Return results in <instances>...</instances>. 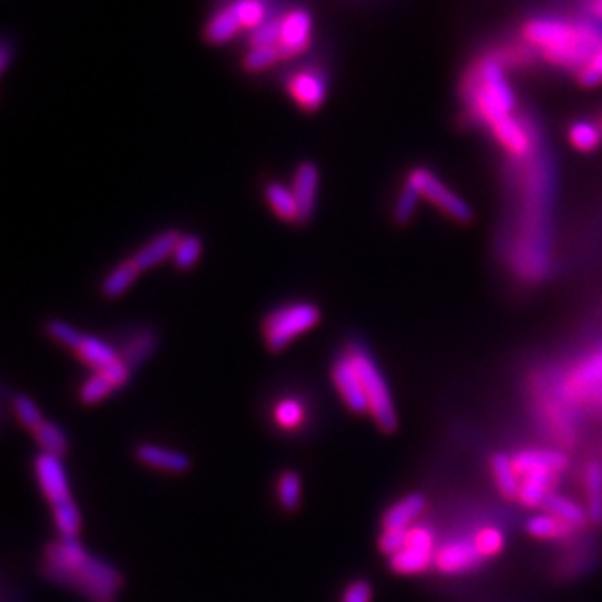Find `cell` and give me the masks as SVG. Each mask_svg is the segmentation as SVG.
Returning <instances> with one entry per match:
<instances>
[{
  "instance_id": "obj_1",
  "label": "cell",
  "mask_w": 602,
  "mask_h": 602,
  "mask_svg": "<svg viewBox=\"0 0 602 602\" xmlns=\"http://www.w3.org/2000/svg\"><path fill=\"white\" fill-rule=\"evenodd\" d=\"M517 38L548 67L575 73L601 47L602 26L585 18L538 14L521 22Z\"/></svg>"
},
{
  "instance_id": "obj_2",
  "label": "cell",
  "mask_w": 602,
  "mask_h": 602,
  "mask_svg": "<svg viewBox=\"0 0 602 602\" xmlns=\"http://www.w3.org/2000/svg\"><path fill=\"white\" fill-rule=\"evenodd\" d=\"M43 573L90 602H115L123 589L121 573L90 556L76 538H61L45 548Z\"/></svg>"
},
{
  "instance_id": "obj_3",
  "label": "cell",
  "mask_w": 602,
  "mask_h": 602,
  "mask_svg": "<svg viewBox=\"0 0 602 602\" xmlns=\"http://www.w3.org/2000/svg\"><path fill=\"white\" fill-rule=\"evenodd\" d=\"M462 98L470 117L486 129L519 110V96L509 71L491 51L468 67L462 78Z\"/></svg>"
},
{
  "instance_id": "obj_4",
  "label": "cell",
  "mask_w": 602,
  "mask_h": 602,
  "mask_svg": "<svg viewBox=\"0 0 602 602\" xmlns=\"http://www.w3.org/2000/svg\"><path fill=\"white\" fill-rule=\"evenodd\" d=\"M513 466L519 476L517 503L528 511H540L544 501L556 493L562 474L569 466L564 452L556 449H521L513 452Z\"/></svg>"
},
{
  "instance_id": "obj_5",
  "label": "cell",
  "mask_w": 602,
  "mask_h": 602,
  "mask_svg": "<svg viewBox=\"0 0 602 602\" xmlns=\"http://www.w3.org/2000/svg\"><path fill=\"white\" fill-rule=\"evenodd\" d=\"M569 410L601 406L602 343L577 357L558 380L554 392Z\"/></svg>"
},
{
  "instance_id": "obj_6",
  "label": "cell",
  "mask_w": 602,
  "mask_h": 602,
  "mask_svg": "<svg viewBox=\"0 0 602 602\" xmlns=\"http://www.w3.org/2000/svg\"><path fill=\"white\" fill-rule=\"evenodd\" d=\"M347 357L355 365L359 378L363 382L367 400H369V414L375 417L378 427L384 433H394L398 429V414L392 400V392L388 388V382L382 375L377 361L369 353V349L363 343H349L345 349Z\"/></svg>"
},
{
  "instance_id": "obj_7",
  "label": "cell",
  "mask_w": 602,
  "mask_h": 602,
  "mask_svg": "<svg viewBox=\"0 0 602 602\" xmlns=\"http://www.w3.org/2000/svg\"><path fill=\"white\" fill-rule=\"evenodd\" d=\"M322 314L316 304L293 302L277 308L264 320L262 334L269 351L279 353L295 339L318 326Z\"/></svg>"
},
{
  "instance_id": "obj_8",
  "label": "cell",
  "mask_w": 602,
  "mask_h": 602,
  "mask_svg": "<svg viewBox=\"0 0 602 602\" xmlns=\"http://www.w3.org/2000/svg\"><path fill=\"white\" fill-rule=\"evenodd\" d=\"M406 184H410L419 193V197H425L433 207H437L454 223L470 225L474 221V209L470 207V203L464 197H460L454 189L449 188L429 168L415 166L414 170H410Z\"/></svg>"
},
{
  "instance_id": "obj_9",
  "label": "cell",
  "mask_w": 602,
  "mask_h": 602,
  "mask_svg": "<svg viewBox=\"0 0 602 602\" xmlns=\"http://www.w3.org/2000/svg\"><path fill=\"white\" fill-rule=\"evenodd\" d=\"M439 542L437 532L429 525H414L410 528L406 546L390 556V569L398 575H421L435 567V554Z\"/></svg>"
},
{
  "instance_id": "obj_10",
  "label": "cell",
  "mask_w": 602,
  "mask_h": 602,
  "mask_svg": "<svg viewBox=\"0 0 602 602\" xmlns=\"http://www.w3.org/2000/svg\"><path fill=\"white\" fill-rule=\"evenodd\" d=\"M76 357L88 365L94 373H104L112 378L117 388L125 386L131 377V367L121 359V353L113 349L110 343L94 336H82L73 349Z\"/></svg>"
},
{
  "instance_id": "obj_11",
  "label": "cell",
  "mask_w": 602,
  "mask_h": 602,
  "mask_svg": "<svg viewBox=\"0 0 602 602\" xmlns=\"http://www.w3.org/2000/svg\"><path fill=\"white\" fill-rule=\"evenodd\" d=\"M486 560L480 556L472 536L456 534L439 544L435 569L441 575H466L480 569Z\"/></svg>"
},
{
  "instance_id": "obj_12",
  "label": "cell",
  "mask_w": 602,
  "mask_h": 602,
  "mask_svg": "<svg viewBox=\"0 0 602 602\" xmlns=\"http://www.w3.org/2000/svg\"><path fill=\"white\" fill-rule=\"evenodd\" d=\"M491 141L511 160H527L536 151V135L532 125L517 113L488 129Z\"/></svg>"
},
{
  "instance_id": "obj_13",
  "label": "cell",
  "mask_w": 602,
  "mask_h": 602,
  "mask_svg": "<svg viewBox=\"0 0 602 602\" xmlns=\"http://www.w3.org/2000/svg\"><path fill=\"white\" fill-rule=\"evenodd\" d=\"M332 380L336 384L341 400L345 406L355 412V414H369V400L363 388V382L359 378V373L347 353L339 355L338 359L332 365Z\"/></svg>"
},
{
  "instance_id": "obj_14",
  "label": "cell",
  "mask_w": 602,
  "mask_h": 602,
  "mask_svg": "<svg viewBox=\"0 0 602 602\" xmlns=\"http://www.w3.org/2000/svg\"><path fill=\"white\" fill-rule=\"evenodd\" d=\"M36 476H38L39 488L51 505H59L63 501L73 499L69 490V478L65 472V466L61 462V456H53L47 452H41L36 456Z\"/></svg>"
},
{
  "instance_id": "obj_15",
  "label": "cell",
  "mask_w": 602,
  "mask_h": 602,
  "mask_svg": "<svg viewBox=\"0 0 602 602\" xmlns=\"http://www.w3.org/2000/svg\"><path fill=\"white\" fill-rule=\"evenodd\" d=\"M312 16L304 8H295L281 16V41L279 47L285 59L297 57L310 47Z\"/></svg>"
},
{
  "instance_id": "obj_16",
  "label": "cell",
  "mask_w": 602,
  "mask_h": 602,
  "mask_svg": "<svg viewBox=\"0 0 602 602\" xmlns=\"http://www.w3.org/2000/svg\"><path fill=\"white\" fill-rule=\"evenodd\" d=\"M289 92L293 100L306 112H316L322 108L328 96V80L316 69H304L289 80Z\"/></svg>"
},
{
  "instance_id": "obj_17",
  "label": "cell",
  "mask_w": 602,
  "mask_h": 602,
  "mask_svg": "<svg viewBox=\"0 0 602 602\" xmlns=\"http://www.w3.org/2000/svg\"><path fill=\"white\" fill-rule=\"evenodd\" d=\"M180 240H182L180 230H176V228L164 230V232H160L158 236H154L152 240H149L139 252H135L131 256V260L137 264L141 271H147L154 265L166 262L168 258H174V252H176Z\"/></svg>"
},
{
  "instance_id": "obj_18",
  "label": "cell",
  "mask_w": 602,
  "mask_h": 602,
  "mask_svg": "<svg viewBox=\"0 0 602 602\" xmlns=\"http://www.w3.org/2000/svg\"><path fill=\"white\" fill-rule=\"evenodd\" d=\"M318 184H320V174L318 166L314 162H302L295 172L293 180V193L299 203V213H301V223H308L314 215L316 209V197H318Z\"/></svg>"
},
{
  "instance_id": "obj_19",
  "label": "cell",
  "mask_w": 602,
  "mask_h": 602,
  "mask_svg": "<svg viewBox=\"0 0 602 602\" xmlns=\"http://www.w3.org/2000/svg\"><path fill=\"white\" fill-rule=\"evenodd\" d=\"M525 530L528 536L546 542H569L581 532L579 528L571 527L562 519L544 511H536L534 515H530L525 523Z\"/></svg>"
},
{
  "instance_id": "obj_20",
  "label": "cell",
  "mask_w": 602,
  "mask_h": 602,
  "mask_svg": "<svg viewBox=\"0 0 602 602\" xmlns=\"http://www.w3.org/2000/svg\"><path fill=\"white\" fill-rule=\"evenodd\" d=\"M425 507H427V501H425V495H421V493H410V495L398 499L382 515V530L414 527L417 519L425 513Z\"/></svg>"
},
{
  "instance_id": "obj_21",
  "label": "cell",
  "mask_w": 602,
  "mask_h": 602,
  "mask_svg": "<svg viewBox=\"0 0 602 602\" xmlns=\"http://www.w3.org/2000/svg\"><path fill=\"white\" fill-rule=\"evenodd\" d=\"M490 476L495 490L507 501H517L519 476L513 466V458L507 452H493L490 458Z\"/></svg>"
},
{
  "instance_id": "obj_22",
  "label": "cell",
  "mask_w": 602,
  "mask_h": 602,
  "mask_svg": "<svg viewBox=\"0 0 602 602\" xmlns=\"http://www.w3.org/2000/svg\"><path fill=\"white\" fill-rule=\"evenodd\" d=\"M569 147L579 154H595L602 147V129L597 119H575L565 131Z\"/></svg>"
},
{
  "instance_id": "obj_23",
  "label": "cell",
  "mask_w": 602,
  "mask_h": 602,
  "mask_svg": "<svg viewBox=\"0 0 602 602\" xmlns=\"http://www.w3.org/2000/svg\"><path fill=\"white\" fill-rule=\"evenodd\" d=\"M583 493L591 527H602V464L599 460L587 462L583 470Z\"/></svg>"
},
{
  "instance_id": "obj_24",
  "label": "cell",
  "mask_w": 602,
  "mask_h": 602,
  "mask_svg": "<svg viewBox=\"0 0 602 602\" xmlns=\"http://www.w3.org/2000/svg\"><path fill=\"white\" fill-rule=\"evenodd\" d=\"M540 511L550 513V515H554V517H558V519L565 521L567 525L579 528V530L591 527L589 515H587V511H585V505H579L577 501H573V499H569V497H565V495H560L558 491L552 493V495L544 501V505H542Z\"/></svg>"
},
{
  "instance_id": "obj_25",
  "label": "cell",
  "mask_w": 602,
  "mask_h": 602,
  "mask_svg": "<svg viewBox=\"0 0 602 602\" xmlns=\"http://www.w3.org/2000/svg\"><path fill=\"white\" fill-rule=\"evenodd\" d=\"M137 456L147 466L156 468V470H164V472L182 474L189 468V458L186 454L170 451V449H164V447H156V445H141L137 449Z\"/></svg>"
},
{
  "instance_id": "obj_26",
  "label": "cell",
  "mask_w": 602,
  "mask_h": 602,
  "mask_svg": "<svg viewBox=\"0 0 602 602\" xmlns=\"http://www.w3.org/2000/svg\"><path fill=\"white\" fill-rule=\"evenodd\" d=\"M265 199L269 203V207L273 209V213L285 221V223H301V213H299V203L295 199L293 189L279 184V182H271L265 188Z\"/></svg>"
},
{
  "instance_id": "obj_27",
  "label": "cell",
  "mask_w": 602,
  "mask_h": 602,
  "mask_svg": "<svg viewBox=\"0 0 602 602\" xmlns=\"http://www.w3.org/2000/svg\"><path fill=\"white\" fill-rule=\"evenodd\" d=\"M242 24L238 22L236 14L230 6H225L221 12H217L205 26V41L211 45H223L226 41L238 36L242 32Z\"/></svg>"
},
{
  "instance_id": "obj_28",
  "label": "cell",
  "mask_w": 602,
  "mask_h": 602,
  "mask_svg": "<svg viewBox=\"0 0 602 602\" xmlns=\"http://www.w3.org/2000/svg\"><path fill=\"white\" fill-rule=\"evenodd\" d=\"M143 271L137 267V264L129 258L121 264L115 265L112 271L108 273V277L102 283V295L108 299H117L121 297L125 291L131 289V285L137 281V277Z\"/></svg>"
},
{
  "instance_id": "obj_29",
  "label": "cell",
  "mask_w": 602,
  "mask_h": 602,
  "mask_svg": "<svg viewBox=\"0 0 602 602\" xmlns=\"http://www.w3.org/2000/svg\"><path fill=\"white\" fill-rule=\"evenodd\" d=\"M472 540L480 552V556L488 562V560H495L503 554L505 546H507V534L503 527L499 525H493V523H486L482 527L476 528L472 534Z\"/></svg>"
},
{
  "instance_id": "obj_30",
  "label": "cell",
  "mask_w": 602,
  "mask_h": 602,
  "mask_svg": "<svg viewBox=\"0 0 602 602\" xmlns=\"http://www.w3.org/2000/svg\"><path fill=\"white\" fill-rule=\"evenodd\" d=\"M156 349V336L152 332H139L137 336L127 339L121 351V359L133 369L139 367L143 361H147Z\"/></svg>"
},
{
  "instance_id": "obj_31",
  "label": "cell",
  "mask_w": 602,
  "mask_h": 602,
  "mask_svg": "<svg viewBox=\"0 0 602 602\" xmlns=\"http://www.w3.org/2000/svg\"><path fill=\"white\" fill-rule=\"evenodd\" d=\"M236 14L244 30H256L267 22V6L264 0H234L228 4Z\"/></svg>"
},
{
  "instance_id": "obj_32",
  "label": "cell",
  "mask_w": 602,
  "mask_h": 602,
  "mask_svg": "<svg viewBox=\"0 0 602 602\" xmlns=\"http://www.w3.org/2000/svg\"><path fill=\"white\" fill-rule=\"evenodd\" d=\"M34 435H36V441H38L41 451L47 452V454L63 456L69 449V441H67L65 431L59 425L51 423V421H43L38 429L34 431Z\"/></svg>"
},
{
  "instance_id": "obj_33",
  "label": "cell",
  "mask_w": 602,
  "mask_h": 602,
  "mask_svg": "<svg viewBox=\"0 0 602 602\" xmlns=\"http://www.w3.org/2000/svg\"><path fill=\"white\" fill-rule=\"evenodd\" d=\"M279 61H285L281 47L279 45H264V47H252L244 55L242 65L248 73H262V71L273 67Z\"/></svg>"
},
{
  "instance_id": "obj_34",
  "label": "cell",
  "mask_w": 602,
  "mask_h": 602,
  "mask_svg": "<svg viewBox=\"0 0 602 602\" xmlns=\"http://www.w3.org/2000/svg\"><path fill=\"white\" fill-rule=\"evenodd\" d=\"M115 390H117V386L113 384L112 378L108 375L92 373L90 377L84 380V384L80 388V400L88 406H94V404L106 400Z\"/></svg>"
},
{
  "instance_id": "obj_35",
  "label": "cell",
  "mask_w": 602,
  "mask_h": 602,
  "mask_svg": "<svg viewBox=\"0 0 602 602\" xmlns=\"http://www.w3.org/2000/svg\"><path fill=\"white\" fill-rule=\"evenodd\" d=\"M53 519L61 532V538H76L80 530V513L73 499L53 505Z\"/></svg>"
},
{
  "instance_id": "obj_36",
  "label": "cell",
  "mask_w": 602,
  "mask_h": 602,
  "mask_svg": "<svg viewBox=\"0 0 602 602\" xmlns=\"http://www.w3.org/2000/svg\"><path fill=\"white\" fill-rule=\"evenodd\" d=\"M301 476L293 470H287L281 474L277 484V497L283 509L295 511L301 503Z\"/></svg>"
},
{
  "instance_id": "obj_37",
  "label": "cell",
  "mask_w": 602,
  "mask_h": 602,
  "mask_svg": "<svg viewBox=\"0 0 602 602\" xmlns=\"http://www.w3.org/2000/svg\"><path fill=\"white\" fill-rule=\"evenodd\" d=\"M575 82L583 90H595L602 86V45L573 73Z\"/></svg>"
},
{
  "instance_id": "obj_38",
  "label": "cell",
  "mask_w": 602,
  "mask_h": 602,
  "mask_svg": "<svg viewBox=\"0 0 602 602\" xmlns=\"http://www.w3.org/2000/svg\"><path fill=\"white\" fill-rule=\"evenodd\" d=\"M304 406L299 400L295 398H287V400H281L275 410H273V417H275V423L287 431H293L297 427H301L302 421H304Z\"/></svg>"
},
{
  "instance_id": "obj_39",
  "label": "cell",
  "mask_w": 602,
  "mask_h": 602,
  "mask_svg": "<svg viewBox=\"0 0 602 602\" xmlns=\"http://www.w3.org/2000/svg\"><path fill=\"white\" fill-rule=\"evenodd\" d=\"M201 252H203V242L195 236V234H188V236H182L176 252H174V265L178 269H184L188 271L193 265L199 262L201 258Z\"/></svg>"
},
{
  "instance_id": "obj_40",
  "label": "cell",
  "mask_w": 602,
  "mask_h": 602,
  "mask_svg": "<svg viewBox=\"0 0 602 602\" xmlns=\"http://www.w3.org/2000/svg\"><path fill=\"white\" fill-rule=\"evenodd\" d=\"M419 199H421L419 193L410 184H404V188L398 195V201L394 205V221L398 225H408L412 221Z\"/></svg>"
},
{
  "instance_id": "obj_41",
  "label": "cell",
  "mask_w": 602,
  "mask_h": 602,
  "mask_svg": "<svg viewBox=\"0 0 602 602\" xmlns=\"http://www.w3.org/2000/svg\"><path fill=\"white\" fill-rule=\"evenodd\" d=\"M14 412H16V417L20 419V423H22L24 427H28L30 431H36L39 425L45 421V419L41 417V412H39L36 402H34L32 398L24 396V394H18V396L14 398Z\"/></svg>"
},
{
  "instance_id": "obj_42",
  "label": "cell",
  "mask_w": 602,
  "mask_h": 602,
  "mask_svg": "<svg viewBox=\"0 0 602 602\" xmlns=\"http://www.w3.org/2000/svg\"><path fill=\"white\" fill-rule=\"evenodd\" d=\"M281 41V18H271L260 28H256L250 34V45L252 47H264V45H279Z\"/></svg>"
},
{
  "instance_id": "obj_43",
  "label": "cell",
  "mask_w": 602,
  "mask_h": 602,
  "mask_svg": "<svg viewBox=\"0 0 602 602\" xmlns=\"http://www.w3.org/2000/svg\"><path fill=\"white\" fill-rule=\"evenodd\" d=\"M408 534L410 528H394V530H382L380 538H378V548L382 554H386L388 558L398 554L406 542H408Z\"/></svg>"
},
{
  "instance_id": "obj_44",
  "label": "cell",
  "mask_w": 602,
  "mask_h": 602,
  "mask_svg": "<svg viewBox=\"0 0 602 602\" xmlns=\"http://www.w3.org/2000/svg\"><path fill=\"white\" fill-rule=\"evenodd\" d=\"M47 332H49L51 338L57 339L59 343H63V345H67L71 349H75L80 338L84 336L82 332L76 330L75 326H71L69 322H63V320H51L47 324Z\"/></svg>"
},
{
  "instance_id": "obj_45",
  "label": "cell",
  "mask_w": 602,
  "mask_h": 602,
  "mask_svg": "<svg viewBox=\"0 0 602 602\" xmlns=\"http://www.w3.org/2000/svg\"><path fill=\"white\" fill-rule=\"evenodd\" d=\"M373 601V587L367 581H353L343 591L341 602H371Z\"/></svg>"
},
{
  "instance_id": "obj_46",
  "label": "cell",
  "mask_w": 602,
  "mask_h": 602,
  "mask_svg": "<svg viewBox=\"0 0 602 602\" xmlns=\"http://www.w3.org/2000/svg\"><path fill=\"white\" fill-rule=\"evenodd\" d=\"M579 18L602 26V0H579Z\"/></svg>"
},
{
  "instance_id": "obj_47",
  "label": "cell",
  "mask_w": 602,
  "mask_h": 602,
  "mask_svg": "<svg viewBox=\"0 0 602 602\" xmlns=\"http://www.w3.org/2000/svg\"><path fill=\"white\" fill-rule=\"evenodd\" d=\"M10 51H12L10 43H8V41H4V43H2V55H0V61H2V71H4V73H6V69H8V63H10Z\"/></svg>"
},
{
  "instance_id": "obj_48",
  "label": "cell",
  "mask_w": 602,
  "mask_h": 602,
  "mask_svg": "<svg viewBox=\"0 0 602 602\" xmlns=\"http://www.w3.org/2000/svg\"><path fill=\"white\" fill-rule=\"evenodd\" d=\"M595 119H597V123H599V125H601V129H602V112L599 113V115H597V117H595Z\"/></svg>"
},
{
  "instance_id": "obj_49",
  "label": "cell",
  "mask_w": 602,
  "mask_h": 602,
  "mask_svg": "<svg viewBox=\"0 0 602 602\" xmlns=\"http://www.w3.org/2000/svg\"><path fill=\"white\" fill-rule=\"evenodd\" d=\"M601 406H602V398H601Z\"/></svg>"
}]
</instances>
